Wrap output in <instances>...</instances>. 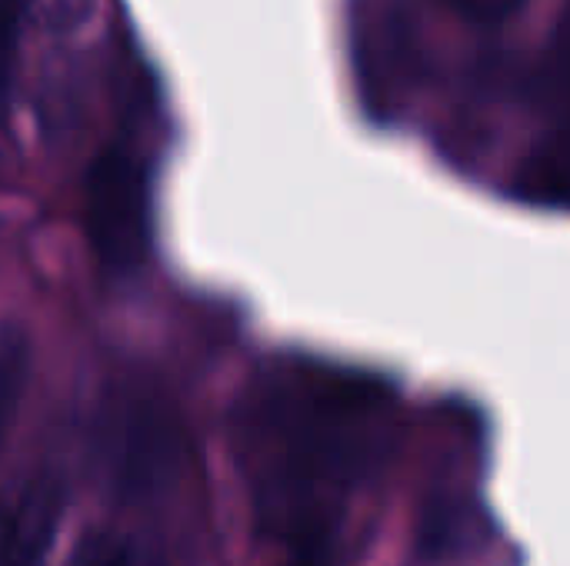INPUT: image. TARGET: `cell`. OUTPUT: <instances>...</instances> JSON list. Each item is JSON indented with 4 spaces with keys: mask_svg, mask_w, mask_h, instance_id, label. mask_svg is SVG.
<instances>
[{
    "mask_svg": "<svg viewBox=\"0 0 570 566\" xmlns=\"http://www.w3.org/2000/svg\"><path fill=\"white\" fill-rule=\"evenodd\" d=\"M448 10H454L458 17L471 20V23H504L511 20L528 0H441Z\"/></svg>",
    "mask_w": 570,
    "mask_h": 566,
    "instance_id": "6",
    "label": "cell"
},
{
    "mask_svg": "<svg viewBox=\"0 0 570 566\" xmlns=\"http://www.w3.org/2000/svg\"><path fill=\"white\" fill-rule=\"evenodd\" d=\"M27 7H30V0H0V123H3L7 103H10L13 63H17V47H20Z\"/></svg>",
    "mask_w": 570,
    "mask_h": 566,
    "instance_id": "5",
    "label": "cell"
},
{
    "mask_svg": "<svg viewBox=\"0 0 570 566\" xmlns=\"http://www.w3.org/2000/svg\"><path fill=\"white\" fill-rule=\"evenodd\" d=\"M67 566H164V560L140 534L107 527L83 534Z\"/></svg>",
    "mask_w": 570,
    "mask_h": 566,
    "instance_id": "3",
    "label": "cell"
},
{
    "mask_svg": "<svg viewBox=\"0 0 570 566\" xmlns=\"http://www.w3.org/2000/svg\"><path fill=\"white\" fill-rule=\"evenodd\" d=\"M394 440L384 384L334 367H277L237 410L257 530L291 566H334L341 534Z\"/></svg>",
    "mask_w": 570,
    "mask_h": 566,
    "instance_id": "1",
    "label": "cell"
},
{
    "mask_svg": "<svg viewBox=\"0 0 570 566\" xmlns=\"http://www.w3.org/2000/svg\"><path fill=\"white\" fill-rule=\"evenodd\" d=\"M30 377V340L17 324H0V447L13 427Z\"/></svg>",
    "mask_w": 570,
    "mask_h": 566,
    "instance_id": "4",
    "label": "cell"
},
{
    "mask_svg": "<svg viewBox=\"0 0 570 566\" xmlns=\"http://www.w3.org/2000/svg\"><path fill=\"white\" fill-rule=\"evenodd\" d=\"M83 234L94 257L117 274L137 270L154 244V193L150 170L137 150L107 143L83 183Z\"/></svg>",
    "mask_w": 570,
    "mask_h": 566,
    "instance_id": "2",
    "label": "cell"
}]
</instances>
